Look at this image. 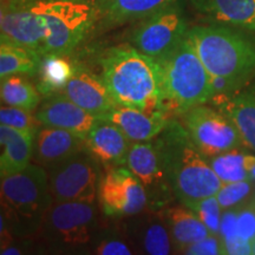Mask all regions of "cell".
<instances>
[{
  "instance_id": "83f0119b",
  "label": "cell",
  "mask_w": 255,
  "mask_h": 255,
  "mask_svg": "<svg viewBox=\"0 0 255 255\" xmlns=\"http://www.w3.org/2000/svg\"><path fill=\"white\" fill-rule=\"evenodd\" d=\"M0 96L2 104L33 113L43 100L36 85L32 84L24 75H12L1 79Z\"/></svg>"
},
{
  "instance_id": "e575fe53",
  "label": "cell",
  "mask_w": 255,
  "mask_h": 255,
  "mask_svg": "<svg viewBox=\"0 0 255 255\" xmlns=\"http://www.w3.org/2000/svg\"><path fill=\"white\" fill-rule=\"evenodd\" d=\"M225 245L226 254L233 255H248L252 254V244L251 241L245 240L241 237H235L229 239L227 241H223Z\"/></svg>"
},
{
  "instance_id": "2e32d148",
  "label": "cell",
  "mask_w": 255,
  "mask_h": 255,
  "mask_svg": "<svg viewBox=\"0 0 255 255\" xmlns=\"http://www.w3.org/2000/svg\"><path fill=\"white\" fill-rule=\"evenodd\" d=\"M177 0H95L97 20L91 33H103L131 21H141Z\"/></svg>"
},
{
  "instance_id": "836d02e7",
  "label": "cell",
  "mask_w": 255,
  "mask_h": 255,
  "mask_svg": "<svg viewBox=\"0 0 255 255\" xmlns=\"http://www.w3.org/2000/svg\"><path fill=\"white\" fill-rule=\"evenodd\" d=\"M178 253L189 255H220L226 254V251L221 237L210 234L202 240L182 247Z\"/></svg>"
},
{
  "instance_id": "5bb4252c",
  "label": "cell",
  "mask_w": 255,
  "mask_h": 255,
  "mask_svg": "<svg viewBox=\"0 0 255 255\" xmlns=\"http://www.w3.org/2000/svg\"><path fill=\"white\" fill-rule=\"evenodd\" d=\"M123 232L136 253L168 255L175 250L169 227L161 210L146 208L138 214L124 218Z\"/></svg>"
},
{
  "instance_id": "f1b7e54d",
  "label": "cell",
  "mask_w": 255,
  "mask_h": 255,
  "mask_svg": "<svg viewBox=\"0 0 255 255\" xmlns=\"http://www.w3.org/2000/svg\"><path fill=\"white\" fill-rule=\"evenodd\" d=\"M94 253L100 255H131L135 248L126 234L116 232H102L94 245Z\"/></svg>"
},
{
  "instance_id": "9c48e42d",
  "label": "cell",
  "mask_w": 255,
  "mask_h": 255,
  "mask_svg": "<svg viewBox=\"0 0 255 255\" xmlns=\"http://www.w3.org/2000/svg\"><path fill=\"white\" fill-rule=\"evenodd\" d=\"M189 30L181 0L171 2L141 20L129 44L151 58L165 55L187 36Z\"/></svg>"
},
{
  "instance_id": "44dd1931",
  "label": "cell",
  "mask_w": 255,
  "mask_h": 255,
  "mask_svg": "<svg viewBox=\"0 0 255 255\" xmlns=\"http://www.w3.org/2000/svg\"><path fill=\"white\" fill-rule=\"evenodd\" d=\"M214 97L220 98V111L235 124L244 144L255 151V81L232 94Z\"/></svg>"
},
{
  "instance_id": "7a4b0ae2",
  "label": "cell",
  "mask_w": 255,
  "mask_h": 255,
  "mask_svg": "<svg viewBox=\"0 0 255 255\" xmlns=\"http://www.w3.org/2000/svg\"><path fill=\"white\" fill-rule=\"evenodd\" d=\"M101 77L120 107L152 111L161 109L157 63L131 44L114 46L102 56Z\"/></svg>"
},
{
  "instance_id": "d6986e66",
  "label": "cell",
  "mask_w": 255,
  "mask_h": 255,
  "mask_svg": "<svg viewBox=\"0 0 255 255\" xmlns=\"http://www.w3.org/2000/svg\"><path fill=\"white\" fill-rule=\"evenodd\" d=\"M85 148V139L76 133L43 126L34 136L32 161L47 170Z\"/></svg>"
},
{
  "instance_id": "7402d4cb",
  "label": "cell",
  "mask_w": 255,
  "mask_h": 255,
  "mask_svg": "<svg viewBox=\"0 0 255 255\" xmlns=\"http://www.w3.org/2000/svg\"><path fill=\"white\" fill-rule=\"evenodd\" d=\"M36 133L0 124V177L20 173L32 163Z\"/></svg>"
},
{
  "instance_id": "d4e9b609",
  "label": "cell",
  "mask_w": 255,
  "mask_h": 255,
  "mask_svg": "<svg viewBox=\"0 0 255 255\" xmlns=\"http://www.w3.org/2000/svg\"><path fill=\"white\" fill-rule=\"evenodd\" d=\"M68 56L55 53L43 56L36 84L43 97L62 92L71 79L77 63H73Z\"/></svg>"
},
{
  "instance_id": "d590c367",
  "label": "cell",
  "mask_w": 255,
  "mask_h": 255,
  "mask_svg": "<svg viewBox=\"0 0 255 255\" xmlns=\"http://www.w3.org/2000/svg\"><path fill=\"white\" fill-rule=\"evenodd\" d=\"M251 244H252V254L255 255V239L251 241Z\"/></svg>"
},
{
  "instance_id": "8fae6325",
  "label": "cell",
  "mask_w": 255,
  "mask_h": 255,
  "mask_svg": "<svg viewBox=\"0 0 255 255\" xmlns=\"http://www.w3.org/2000/svg\"><path fill=\"white\" fill-rule=\"evenodd\" d=\"M98 203L105 216L124 219L148 208V197L141 181L128 168L119 167L102 176Z\"/></svg>"
},
{
  "instance_id": "603a6c76",
  "label": "cell",
  "mask_w": 255,
  "mask_h": 255,
  "mask_svg": "<svg viewBox=\"0 0 255 255\" xmlns=\"http://www.w3.org/2000/svg\"><path fill=\"white\" fill-rule=\"evenodd\" d=\"M201 14L219 23L255 32V0H189Z\"/></svg>"
},
{
  "instance_id": "3957f363",
  "label": "cell",
  "mask_w": 255,
  "mask_h": 255,
  "mask_svg": "<svg viewBox=\"0 0 255 255\" xmlns=\"http://www.w3.org/2000/svg\"><path fill=\"white\" fill-rule=\"evenodd\" d=\"M187 38L212 78L226 81L235 92L255 76V40L226 25H195Z\"/></svg>"
},
{
  "instance_id": "1f68e13d",
  "label": "cell",
  "mask_w": 255,
  "mask_h": 255,
  "mask_svg": "<svg viewBox=\"0 0 255 255\" xmlns=\"http://www.w3.org/2000/svg\"><path fill=\"white\" fill-rule=\"evenodd\" d=\"M191 210L205 223L212 234L220 235L223 210L215 195L201 200Z\"/></svg>"
},
{
  "instance_id": "9a60e30c",
  "label": "cell",
  "mask_w": 255,
  "mask_h": 255,
  "mask_svg": "<svg viewBox=\"0 0 255 255\" xmlns=\"http://www.w3.org/2000/svg\"><path fill=\"white\" fill-rule=\"evenodd\" d=\"M34 115L41 126L68 130L83 139L87 138L98 120L62 92L43 97Z\"/></svg>"
},
{
  "instance_id": "8d00e7d4",
  "label": "cell",
  "mask_w": 255,
  "mask_h": 255,
  "mask_svg": "<svg viewBox=\"0 0 255 255\" xmlns=\"http://www.w3.org/2000/svg\"><path fill=\"white\" fill-rule=\"evenodd\" d=\"M6 1H9V0H1V4H2V2H6Z\"/></svg>"
},
{
  "instance_id": "4dcf8cb0",
  "label": "cell",
  "mask_w": 255,
  "mask_h": 255,
  "mask_svg": "<svg viewBox=\"0 0 255 255\" xmlns=\"http://www.w3.org/2000/svg\"><path fill=\"white\" fill-rule=\"evenodd\" d=\"M253 180H245L223 184L215 195L222 210L235 208L241 203L246 202L247 197L253 190Z\"/></svg>"
},
{
  "instance_id": "cb8c5ba5",
  "label": "cell",
  "mask_w": 255,
  "mask_h": 255,
  "mask_svg": "<svg viewBox=\"0 0 255 255\" xmlns=\"http://www.w3.org/2000/svg\"><path fill=\"white\" fill-rule=\"evenodd\" d=\"M161 212L169 227L175 251H180L187 245L202 240L212 234L199 216L184 205L165 207Z\"/></svg>"
},
{
  "instance_id": "7c38bea8",
  "label": "cell",
  "mask_w": 255,
  "mask_h": 255,
  "mask_svg": "<svg viewBox=\"0 0 255 255\" xmlns=\"http://www.w3.org/2000/svg\"><path fill=\"white\" fill-rule=\"evenodd\" d=\"M126 168L141 181L148 197V208L161 210L176 200L171 190L154 139L132 142Z\"/></svg>"
},
{
  "instance_id": "e0dca14e",
  "label": "cell",
  "mask_w": 255,
  "mask_h": 255,
  "mask_svg": "<svg viewBox=\"0 0 255 255\" xmlns=\"http://www.w3.org/2000/svg\"><path fill=\"white\" fill-rule=\"evenodd\" d=\"M62 94L96 117H101L119 107L111 97L101 76L95 75L79 64H76L75 73Z\"/></svg>"
},
{
  "instance_id": "f35d334b",
  "label": "cell",
  "mask_w": 255,
  "mask_h": 255,
  "mask_svg": "<svg viewBox=\"0 0 255 255\" xmlns=\"http://www.w3.org/2000/svg\"><path fill=\"white\" fill-rule=\"evenodd\" d=\"M254 199H255V196H254Z\"/></svg>"
},
{
  "instance_id": "ba28073f",
  "label": "cell",
  "mask_w": 255,
  "mask_h": 255,
  "mask_svg": "<svg viewBox=\"0 0 255 255\" xmlns=\"http://www.w3.org/2000/svg\"><path fill=\"white\" fill-rule=\"evenodd\" d=\"M51 194L58 202H98L100 161L88 148L47 169Z\"/></svg>"
},
{
  "instance_id": "4fadbf2b",
  "label": "cell",
  "mask_w": 255,
  "mask_h": 255,
  "mask_svg": "<svg viewBox=\"0 0 255 255\" xmlns=\"http://www.w3.org/2000/svg\"><path fill=\"white\" fill-rule=\"evenodd\" d=\"M1 41L18 44L45 55L46 27L43 19L30 6L20 1L1 4Z\"/></svg>"
},
{
  "instance_id": "277c9868",
  "label": "cell",
  "mask_w": 255,
  "mask_h": 255,
  "mask_svg": "<svg viewBox=\"0 0 255 255\" xmlns=\"http://www.w3.org/2000/svg\"><path fill=\"white\" fill-rule=\"evenodd\" d=\"M161 87V109L183 115L214 97L212 76L187 36L165 55L156 58Z\"/></svg>"
},
{
  "instance_id": "74e56055",
  "label": "cell",
  "mask_w": 255,
  "mask_h": 255,
  "mask_svg": "<svg viewBox=\"0 0 255 255\" xmlns=\"http://www.w3.org/2000/svg\"><path fill=\"white\" fill-rule=\"evenodd\" d=\"M9 1H11V0H9ZM6 2H7V1H6Z\"/></svg>"
},
{
  "instance_id": "ffe728a7",
  "label": "cell",
  "mask_w": 255,
  "mask_h": 255,
  "mask_svg": "<svg viewBox=\"0 0 255 255\" xmlns=\"http://www.w3.org/2000/svg\"><path fill=\"white\" fill-rule=\"evenodd\" d=\"M88 150L105 167H126L132 141L114 123L98 119L85 138Z\"/></svg>"
},
{
  "instance_id": "4316f807",
  "label": "cell",
  "mask_w": 255,
  "mask_h": 255,
  "mask_svg": "<svg viewBox=\"0 0 255 255\" xmlns=\"http://www.w3.org/2000/svg\"><path fill=\"white\" fill-rule=\"evenodd\" d=\"M207 159L223 184L253 180L252 171L255 168V156L242 151L240 148L221 152Z\"/></svg>"
},
{
  "instance_id": "484cf974",
  "label": "cell",
  "mask_w": 255,
  "mask_h": 255,
  "mask_svg": "<svg viewBox=\"0 0 255 255\" xmlns=\"http://www.w3.org/2000/svg\"><path fill=\"white\" fill-rule=\"evenodd\" d=\"M43 56L38 51L18 44L1 41L0 44V78L12 75L32 77L38 75Z\"/></svg>"
},
{
  "instance_id": "ac0fdd59",
  "label": "cell",
  "mask_w": 255,
  "mask_h": 255,
  "mask_svg": "<svg viewBox=\"0 0 255 255\" xmlns=\"http://www.w3.org/2000/svg\"><path fill=\"white\" fill-rule=\"evenodd\" d=\"M98 119L109 121L122 130L130 141H151L168 124V116L162 110L145 111L128 107H116Z\"/></svg>"
},
{
  "instance_id": "52a82bcc",
  "label": "cell",
  "mask_w": 255,
  "mask_h": 255,
  "mask_svg": "<svg viewBox=\"0 0 255 255\" xmlns=\"http://www.w3.org/2000/svg\"><path fill=\"white\" fill-rule=\"evenodd\" d=\"M97 203L53 201L41 223V238L58 251L82 250L95 245L101 233Z\"/></svg>"
},
{
  "instance_id": "30bf717a",
  "label": "cell",
  "mask_w": 255,
  "mask_h": 255,
  "mask_svg": "<svg viewBox=\"0 0 255 255\" xmlns=\"http://www.w3.org/2000/svg\"><path fill=\"white\" fill-rule=\"evenodd\" d=\"M181 116H183L182 124L191 142L206 157L245 145L238 128L220 110L202 104L191 108Z\"/></svg>"
},
{
  "instance_id": "8992f818",
  "label": "cell",
  "mask_w": 255,
  "mask_h": 255,
  "mask_svg": "<svg viewBox=\"0 0 255 255\" xmlns=\"http://www.w3.org/2000/svg\"><path fill=\"white\" fill-rule=\"evenodd\" d=\"M11 1L24 2L43 19L46 27L45 55H70L85 38L90 36L97 20L95 0Z\"/></svg>"
},
{
  "instance_id": "d6a6232c",
  "label": "cell",
  "mask_w": 255,
  "mask_h": 255,
  "mask_svg": "<svg viewBox=\"0 0 255 255\" xmlns=\"http://www.w3.org/2000/svg\"><path fill=\"white\" fill-rule=\"evenodd\" d=\"M237 232L247 241L255 239V199L238 206Z\"/></svg>"
},
{
  "instance_id": "f546056e",
  "label": "cell",
  "mask_w": 255,
  "mask_h": 255,
  "mask_svg": "<svg viewBox=\"0 0 255 255\" xmlns=\"http://www.w3.org/2000/svg\"><path fill=\"white\" fill-rule=\"evenodd\" d=\"M0 124L32 132H37L43 127L33 111L9 105H2L0 109Z\"/></svg>"
},
{
  "instance_id": "6da1fadb",
  "label": "cell",
  "mask_w": 255,
  "mask_h": 255,
  "mask_svg": "<svg viewBox=\"0 0 255 255\" xmlns=\"http://www.w3.org/2000/svg\"><path fill=\"white\" fill-rule=\"evenodd\" d=\"M154 142L175 199L181 205L193 209L201 200L221 189L222 181L191 142L182 122L169 120Z\"/></svg>"
},
{
  "instance_id": "5b68a950",
  "label": "cell",
  "mask_w": 255,
  "mask_h": 255,
  "mask_svg": "<svg viewBox=\"0 0 255 255\" xmlns=\"http://www.w3.org/2000/svg\"><path fill=\"white\" fill-rule=\"evenodd\" d=\"M1 218L14 238H31L40 231L46 212L53 203L49 174L36 163L20 173L1 177Z\"/></svg>"
}]
</instances>
